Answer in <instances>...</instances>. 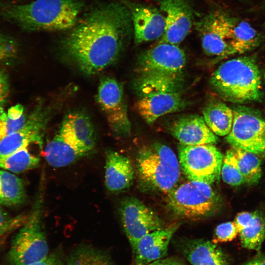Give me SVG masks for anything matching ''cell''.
Returning a JSON list of instances; mask_svg holds the SVG:
<instances>
[{
  "label": "cell",
  "mask_w": 265,
  "mask_h": 265,
  "mask_svg": "<svg viewBox=\"0 0 265 265\" xmlns=\"http://www.w3.org/2000/svg\"><path fill=\"white\" fill-rule=\"evenodd\" d=\"M72 29L62 42V51L87 75L114 63L133 35L129 8L115 1L94 7Z\"/></svg>",
  "instance_id": "1"
},
{
  "label": "cell",
  "mask_w": 265,
  "mask_h": 265,
  "mask_svg": "<svg viewBox=\"0 0 265 265\" xmlns=\"http://www.w3.org/2000/svg\"><path fill=\"white\" fill-rule=\"evenodd\" d=\"M195 27L204 53L221 58L243 53L253 32L249 22L221 9L208 12Z\"/></svg>",
  "instance_id": "2"
},
{
  "label": "cell",
  "mask_w": 265,
  "mask_h": 265,
  "mask_svg": "<svg viewBox=\"0 0 265 265\" xmlns=\"http://www.w3.org/2000/svg\"><path fill=\"white\" fill-rule=\"evenodd\" d=\"M83 3L81 0H35L2 8V15L30 31H60L77 23Z\"/></svg>",
  "instance_id": "3"
},
{
  "label": "cell",
  "mask_w": 265,
  "mask_h": 265,
  "mask_svg": "<svg viewBox=\"0 0 265 265\" xmlns=\"http://www.w3.org/2000/svg\"><path fill=\"white\" fill-rule=\"evenodd\" d=\"M262 80L255 58L242 56L221 64L212 74L210 83L224 101L242 104L262 100Z\"/></svg>",
  "instance_id": "4"
},
{
  "label": "cell",
  "mask_w": 265,
  "mask_h": 265,
  "mask_svg": "<svg viewBox=\"0 0 265 265\" xmlns=\"http://www.w3.org/2000/svg\"><path fill=\"white\" fill-rule=\"evenodd\" d=\"M136 168L140 183L148 188L167 194L177 186L179 161L164 144L157 142L142 147L137 155Z\"/></svg>",
  "instance_id": "5"
},
{
  "label": "cell",
  "mask_w": 265,
  "mask_h": 265,
  "mask_svg": "<svg viewBox=\"0 0 265 265\" xmlns=\"http://www.w3.org/2000/svg\"><path fill=\"white\" fill-rule=\"evenodd\" d=\"M44 187L42 181L26 223L12 239L7 259L10 265H32L49 255L43 227Z\"/></svg>",
  "instance_id": "6"
},
{
  "label": "cell",
  "mask_w": 265,
  "mask_h": 265,
  "mask_svg": "<svg viewBox=\"0 0 265 265\" xmlns=\"http://www.w3.org/2000/svg\"><path fill=\"white\" fill-rule=\"evenodd\" d=\"M167 205L175 216L185 219L206 218L219 210L221 200L211 185L189 181L167 193Z\"/></svg>",
  "instance_id": "7"
},
{
  "label": "cell",
  "mask_w": 265,
  "mask_h": 265,
  "mask_svg": "<svg viewBox=\"0 0 265 265\" xmlns=\"http://www.w3.org/2000/svg\"><path fill=\"white\" fill-rule=\"evenodd\" d=\"M178 152L181 170L189 181L210 185L219 181L224 156L214 144L180 143Z\"/></svg>",
  "instance_id": "8"
},
{
  "label": "cell",
  "mask_w": 265,
  "mask_h": 265,
  "mask_svg": "<svg viewBox=\"0 0 265 265\" xmlns=\"http://www.w3.org/2000/svg\"><path fill=\"white\" fill-rule=\"evenodd\" d=\"M231 130L226 135L232 148L255 154H265V120L257 113L244 107L233 109Z\"/></svg>",
  "instance_id": "9"
},
{
  "label": "cell",
  "mask_w": 265,
  "mask_h": 265,
  "mask_svg": "<svg viewBox=\"0 0 265 265\" xmlns=\"http://www.w3.org/2000/svg\"><path fill=\"white\" fill-rule=\"evenodd\" d=\"M96 98L112 132L117 136L128 135L131 125L121 83L112 78H103L100 80Z\"/></svg>",
  "instance_id": "10"
},
{
  "label": "cell",
  "mask_w": 265,
  "mask_h": 265,
  "mask_svg": "<svg viewBox=\"0 0 265 265\" xmlns=\"http://www.w3.org/2000/svg\"><path fill=\"white\" fill-rule=\"evenodd\" d=\"M119 212L132 251L143 237L163 228V222L156 212L137 198L128 197L122 201Z\"/></svg>",
  "instance_id": "11"
},
{
  "label": "cell",
  "mask_w": 265,
  "mask_h": 265,
  "mask_svg": "<svg viewBox=\"0 0 265 265\" xmlns=\"http://www.w3.org/2000/svg\"><path fill=\"white\" fill-rule=\"evenodd\" d=\"M186 64V54L178 45L158 43L141 53L137 59V71L140 74L183 73Z\"/></svg>",
  "instance_id": "12"
},
{
  "label": "cell",
  "mask_w": 265,
  "mask_h": 265,
  "mask_svg": "<svg viewBox=\"0 0 265 265\" xmlns=\"http://www.w3.org/2000/svg\"><path fill=\"white\" fill-rule=\"evenodd\" d=\"M165 20V30L158 43L179 45L189 33L193 24V12L186 0H159Z\"/></svg>",
  "instance_id": "13"
},
{
  "label": "cell",
  "mask_w": 265,
  "mask_h": 265,
  "mask_svg": "<svg viewBox=\"0 0 265 265\" xmlns=\"http://www.w3.org/2000/svg\"><path fill=\"white\" fill-rule=\"evenodd\" d=\"M46 110L40 106L29 115L25 126L20 130L0 140V157L12 154L31 143L41 147L43 133L49 119Z\"/></svg>",
  "instance_id": "14"
},
{
  "label": "cell",
  "mask_w": 265,
  "mask_h": 265,
  "mask_svg": "<svg viewBox=\"0 0 265 265\" xmlns=\"http://www.w3.org/2000/svg\"><path fill=\"white\" fill-rule=\"evenodd\" d=\"M126 5L132 16L134 43L139 44L160 39L165 27L164 17L160 9L143 4Z\"/></svg>",
  "instance_id": "15"
},
{
  "label": "cell",
  "mask_w": 265,
  "mask_h": 265,
  "mask_svg": "<svg viewBox=\"0 0 265 265\" xmlns=\"http://www.w3.org/2000/svg\"><path fill=\"white\" fill-rule=\"evenodd\" d=\"M58 133L69 144L86 155L94 149L96 135L89 118L81 112L66 115Z\"/></svg>",
  "instance_id": "16"
},
{
  "label": "cell",
  "mask_w": 265,
  "mask_h": 265,
  "mask_svg": "<svg viewBox=\"0 0 265 265\" xmlns=\"http://www.w3.org/2000/svg\"><path fill=\"white\" fill-rule=\"evenodd\" d=\"M172 135L186 145L214 144L218 138L206 125L203 116L188 115L179 117L169 127Z\"/></svg>",
  "instance_id": "17"
},
{
  "label": "cell",
  "mask_w": 265,
  "mask_h": 265,
  "mask_svg": "<svg viewBox=\"0 0 265 265\" xmlns=\"http://www.w3.org/2000/svg\"><path fill=\"white\" fill-rule=\"evenodd\" d=\"M180 223H174L143 237L134 250V265H146L164 258L170 241Z\"/></svg>",
  "instance_id": "18"
},
{
  "label": "cell",
  "mask_w": 265,
  "mask_h": 265,
  "mask_svg": "<svg viewBox=\"0 0 265 265\" xmlns=\"http://www.w3.org/2000/svg\"><path fill=\"white\" fill-rule=\"evenodd\" d=\"M187 105L181 92L160 93L140 97L135 107L144 121L151 124L162 116L183 110Z\"/></svg>",
  "instance_id": "19"
},
{
  "label": "cell",
  "mask_w": 265,
  "mask_h": 265,
  "mask_svg": "<svg viewBox=\"0 0 265 265\" xmlns=\"http://www.w3.org/2000/svg\"><path fill=\"white\" fill-rule=\"evenodd\" d=\"M105 185L112 192H120L132 184L134 171L130 160L117 152L107 150L105 156Z\"/></svg>",
  "instance_id": "20"
},
{
  "label": "cell",
  "mask_w": 265,
  "mask_h": 265,
  "mask_svg": "<svg viewBox=\"0 0 265 265\" xmlns=\"http://www.w3.org/2000/svg\"><path fill=\"white\" fill-rule=\"evenodd\" d=\"M185 84L183 72L139 74L134 88L140 97L160 93L181 92Z\"/></svg>",
  "instance_id": "21"
},
{
  "label": "cell",
  "mask_w": 265,
  "mask_h": 265,
  "mask_svg": "<svg viewBox=\"0 0 265 265\" xmlns=\"http://www.w3.org/2000/svg\"><path fill=\"white\" fill-rule=\"evenodd\" d=\"M242 246L259 250L265 239V216L260 211L238 213L234 221Z\"/></svg>",
  "instance_id": "22"
},
{
  "label": "cell",
  "mask_w": 265,
  "mask_h": 265,
  "mask_svg": "<svg viewBox=\"0 0 265 265\" xmlns=\"http://www.w3.org/2000/svg\"><path fill=\"white\" fill-rule=\"evenodd\" d=\"M180 250L191 265H228L225 255L214 243L190 239L180 243Z\"/></svg>",
  "instance_id": "23"
},
{
  "label": "cell",
  "mask_w": 265,
  "mask_h": 265,
  "mask_svg": "<svg viewBox=\"0 0 265 265\" xmlns=\"http://www.w3.org/2000/svg\"><path fill=\"white\" fill-rule=\"evenodd\" d=\"M203 117L209 128L217 136H226L230 132L234 119L232 109L219 101L208 103L203 108Z\"/></svg>",
  "instance_id": "24"
},
{
  "label": "cell",
  "mask_w": 265,
  "mask_h": 265,
  "mask_svg": "<svg viewBox=\"0 0 265 265\" xmlns=\"http://www.w3.org/2000/svg\"><path fill=\"white\" fill-rule=\"evenodd\" d=\"M45 158L52 167L69 165L86 155L67 142L58 132L45 148Z\"/></svg>",
  "instance_id": "25"
},
{
  "label": "cell",
  "mask_w": 265,
  "mask_h": 265,
  "mask_svg": "<svg viewBox=\"0 0 265 265\" xmlns=\"http://www.w3.org/2000/svg\"><path fill=\"white\" fill-rule=\"evenodd\" d=\"M26 199L22 179L9 171L0 169V205L16 206Z\"/></svg>",
  "instance_id": "26"
},
{
  "label": "cell",
  "mask_w": 265,
  "mask_h": 265,
  "mask_svg": "<svg viewBox=\"0 0 265 265\" xmlns=\"http://www.w3.org/2000/svg\"><path fill=\"white\" fill-rule=\"evenodd\" d=\"M233 149L244 183H257L262 176L261 161L256 154L240 149Z\"/></svg>",
  "instance_id": "27"
},
{
  "label": "cell",
  "mask_w": 265,
  "mask_h": 265,
  "mask_svg": "<svg viewBox=\"0 0 265 265\" xmlns=\"http://www.w3.org/2000/svg\"><path fill=\"white\" fill-rule=\"evenodd\" d=\"M40 159L32 155L26 147L8 156L0 157V169L20 173L37 166Z\"/></svg>",
  "instance_id": "28"
},
{
  "label": "cell",
  "mask_w": 265,
  "mask_h": 265,
  "mask_svg": "<svg viewBox=\"0 0 265 265\" xmlns=\"http://www.w3.org/2000/svg\"><path fill=\"white\" fill-rule=\"evenodd\" d=\"M66 265H114L108 254L89 246L78 247L69 255Z\"/></svg>",
  "instance_id": "29"
},
{
  "label": "cell",
  "mask_w": 265,
  "mask_h": 265,
  "mask_svg": "<svg viewBox=\"0 0 265 265\" xmlns=\"http://www.w3.org/2000/svg\"><path fill=\"white\" fill-rule=\"evenodd\" d=\"M28 118L22 106L16 105L11 106L7 113L4 112L0 118V140L22 129Z\"/></svg>",
  "instance_id": "30"
},
{
  "label": "cell",
  "mask_w": 265,
  "mask_h": 265,
  "mask_svg": "<svg viewBox=\"0 0 265 265\" xmlns=\"http://www.w3.org/2000/svg\"><path fill=\"white\" fill-rule=\"evenodd\" d=\"M221 176L223 181L230 186H238L244 183L233 148L227 150L223 157Z\"/></svg>",
  "instance_id": "31"
},
{
  "label": "cell",
  "mask_w": 265,
  "mask_h": 265,
  "mask_svg": "<svg viewBox=\"0 0 265 265\" xmlns=\"http://www.w3.org/2000/svg\"><path fill=\"white\" fill-rule=\"evenodd\" d=\"M238 234V229L234 222L222 223L218 225L215 230L213 242L215 243L231 241Z\"/></svg>",
  "instance_id": "32"
},
{
  "label": "cell",
  "mask_w": 265,
  "mask_h": 265,
  "mask_svg": "<svg viewBox=\"0 0 265 265\" xmlns=\"http://www.w3.org/2000/svg\"><path fill=\"white\" fill-rule=\"evenodd\" d=\"M28 216L24 214L10 218L3 224L0 225V238L8 233L21 227L26 221Z\"/></svg>",
  "instance_id": "33"
},
{
  "label": "cell",
  "mask_w": 265,
  "mask_h": 265,
  "mask_svg": "<svg viewBox=\"0 0 265 265\" xmlns=\"http://www.w3.org/2000/svg\"><path fill=\"white\" fill-rule=\"evenodd\" d=\"M9 88L7 75L0 70V106L5 103L9 94Z\"/></svg>",
  "instance_id": "34"
},
{
  "label": "cell",
  "mask_w": 265,
  "mask_h": 265,
  "mask_svg": "<svg viewBox=\"0 0 265 265\" xmlns=\"http://www.w3.org/2000/svg\"><path fill=\"white\" fill-rule=\"evenodd\" d=\"M183 261L178 258L169 257L163 258L146 265H184Z\"/></svg>",
  "instance_id": "35"
},
{
  "label": "cell",
  "mask_w": 265,
  "mask_h": 265,
  "mask_svg": "<svg viewBox=\"0 0 265 265\" xmlns=\"http://www.w3.org/2000/svg\"><path fill=\"white\" fill-rule=\"evenodd\" d=\"M32 265H62L60 260L55 255H48L43 260Z\"/></svg>",
  "instance_id": "36"
},
{
  "label": "cell",
  "mask_w": 265,
  "mask_h": 265,
  "mask_svg": "<svg viewBox=\"0 0 265 265\" xmlns=\"http://www.w3.org/2000/svg\"><path fill=\"white\" fill-rule=\"evenodd\" d=\"M0 50H15L13 42L1 34H0Z\"/></svg>",
  "instance_id": "37"
},
{
  "label": "cell",
  "mask_w": 265,
  "mask_h": 265,
  "mask_svg": "<svg viewBox=\"0 0 265 265\" xmlns=\"http://www.w3.org/2000/svg\"><path fill=\"white\" fill-rule=\"evenodd\" d=\"M242 265H265V256H257Z\"/></svg>",
  "instance_id": "38"
},
{
  "label": "cell",
  "mask_w": 265,
  "mask_h": 265,
  "mask_svg": "<svg viewBox=\"0 0 265 265\" xmlns=\"http://www.w3.org/2000/svg\"><path fill=\"white\" fill-rule=\"evenodd\" d=\"M15 52V50H0V61L10 57Z\"/></svg>",
  "instance_id": "39"
},
{
  "label": "cell",
  "mask_w": 265,
  "mask_h": 265,
  "mask_svg": "<svg viewBox=\"0 0 265 265\" xmlns=\"http://www.w3.org/2000/svg\"><path fill=\"white\" fill-rule=\"evenodd\" d=\"M10 218L8 214L0 206V225H1Z\"/></svg>",
  "instance_id": "40"
},
{
  "label": "cell",
  "mask_w": 265,
  "mask_h": 265,
  "mask_svg": "<svg viewBox=\"0 0 265 265\" xmlns=\"http://www.w3.org/2000/svg\"><path fill=\"white\" fill-rule=\"evenodd\" d=\"M3 244H4V240H3V239H2V238H0V250H1L2 247H3Z\"/></svg>",
  "instance_id": "41"
},
{
  "label": "cell",
  "mask_w": 265,
  "mask_h": 265,
  "mask_svg": "<svg viewBox=\"0 0 265 265\" xmlns=\"http://www.w3.org/2000/svg\"><path fill=\"white\" fill-rule=\"evenodd\" d=\"M4 113V110L3 108L0 106V118L2 115V114Z\"/></svg>",
  "instance_id": "42"
},
{
  "label": "cell",
  "mask_w": 265,
  "mask_h": 265,
  "mask_svg": "<svg viewBox=\"0 0 265 265\" xmlns=\"http://www.w3.org/2000/svg\"><path fill=\"white\" fill-rule=\"evenodd\" d=\"M264 79H265V76H264Z\"/></svg>",
  "instance_id": "43"
}]
</instances>
